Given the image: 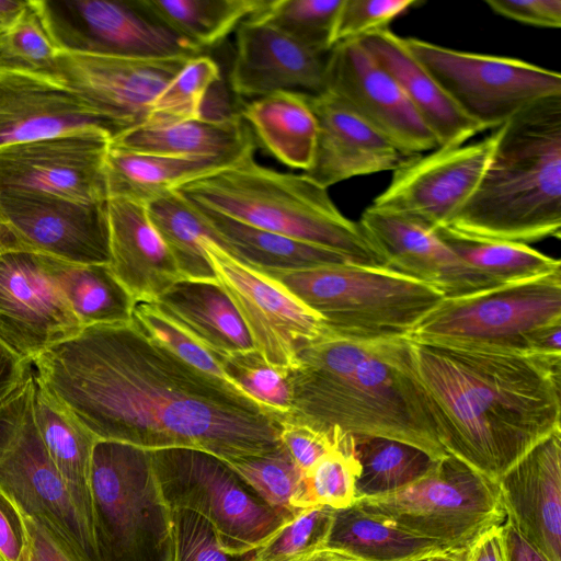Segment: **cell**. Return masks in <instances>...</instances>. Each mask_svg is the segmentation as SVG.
Returning <instances> with one entry per match:
<instances>
[{"mask_svg": "<svg viewBox=\"0 0 561 561\" xmlns=\"http://www.w3.org/2000/svg\"><path fill=\"white\" fill-rule=\"evenodd\" d=\"M35 377L99 440L196 448L222 460L282 446L286 421L128 323L85 327L33 359Z\"/></svg>", "mask_w": 561, "mask_h": 561, "instance_id": "obj_1", "label": "cell"}, {"mask_svg": "<svg viewBox=\"0 0 561 561\" xmlns=\"http://www.w3.org/2000/svg\"><path fill=\"white\" fill-rule=\"evenodd\" d=\"M409 366L444 449L497 481L560 431L561 356L470 350L408 337Z\"/></svg>", "mask_w": 561, "mask_h": 561, "instance_id": "obj_2", "label": "cell"}, {"mask_svg": "<svg viewBox=\"0 0 561 561\" xmlns=\"http://www.w3.org/2000/svg\"><path fill=\"white\" fill-rule=\"evenodd\" d=\"M287 380L286 422L333 439L343 434L383 437L413 445L435 459L449 455L411 373L408 337L324 335L299 351Z\"/></svg>", "mask_w": 561, "mask_h": 561, "instance_id": "obj_3", "label": "cell"}, {"mask_svg": "<svg viewBox=\"0 0 561 561\" xmlns=\"http://www.w3.org/2000/svg\"><path fill=\"white\" fill-rule=\"evenodd\" d=\"M519 243L561 236V95L525 106L497 128L476 191L448 226Z\"/></svg>", "mask_w": 561, "mask_h": 561, "instance_id": "obj_4", "label": "cell"}, {"mask_svg": "<svg viewBox=\"0 0 561 561\" xmlns=\"http://www.w3.org/2000/svg\"><path fill=\"white\" fill-rule=\"evenodd\" d=\"M186 199L244 224L317 244L354 263L385 266L358 221L305 173L279 172L253 156L175 188Z\"/></svg>", "mask_w": 561, "mask_h": 561, "instance_id": "obj_5", "label": "cell"}, {"mask_svg": "<svg viewBox=\"0 0 561 561\" xmlns=\"http://www.w3.org/2000/svg\"><path fill=\"white\" fill-rule=\"evenodd\" d=\"M257 271L318 313L325 335L346 339L408 337L444 299L433 286L386 266L346 263Z\"/></svg>", "mask_w": 561, "mask_h": 561, "instance_id": "obj_6", "label": "cell"}, {"mask_svg": "<svg viewBox=\"0 0 561 561\" xmlns=\"http://www.w3.org/2000/svg\"><path fill=\"white\" fill-rule=\"evenodd\" d=\"M91 491L101 561H169L170 510L158 489L150 450L98 440Z\"/></svg>", "mask_w": 561, "mask_h": 561, "instance_id": "obj_7", "label": "cell"}, {"mask_svg": "<svg viewBox=\"0 0 561 561\" xmlns=\"http://www.w3.org/2000/svg\"><path fill=\"white\" fill-rule=\"evenodd\" d=\"M150 457L168 508L202 516L229 554L254 553L296 515L266 504L226 461L210 453L171 447L150 450Z\"/></svg>", "mask_w": 561, "mask_h": 561, "instance_id": "obj_8", "label": "cell"}, {"mask_svg": "<svg viewBox=\"0 0 561 561\" xmlns=\"http://www.w3.org/2000/svg\"><path fill=\"white\" fill-rule=\"evenodd\" d=\"M353 504L450 550H467L482 534L506 519L496 481L451 455L438 459L413 484L394 493L358 499Z\"/></svg>", "mask_w": 561, "mask_h": 561, "instance_id": "obj_9", "label": "cell"}, {"mask_svg": "<svg viewBox=\"0 0 561 561\" xmlns=\"http://www.w3.org/2000/svg\"><path fill=\"white\" fill-rule=\"evenodd\" d=\"M556 322H561V271L444 298L408 337L470 350L528 354L533 334Z\"/></svg>", "mask_w": 561, "mask_h": 561, "instance_id": "obj_10", "label": "cell"}, {"mask_svg": "<svg viewBox=\"0 0 561 561\" xmlns=\"http://www.w3.org/2000/svg\"><path fill=\"white\" fill-rule=\"evenodd\" d=\"M34 392L32 369L0 404V491L24 517L54 530L90 561H101L94 537L73 506L41 437Z\"/></svg>", "mask_w": 561, "mask_h": 561, "instance_id": "obj_11", "label": "cell"}, {"mask_svg": "<svg viewBox=\"0 0 561 561\" xmlns=\"http://www.w3.org/2000/svg\"><path fill=\"white\" fill-rule=\"evenodd\" d=\"M410 53L458 107L484 130L546 96L561 95V75L522 59L457 50L403 37Z\"/></svg>", "mask_w": 561, "mask_h": 561, "instance_id": "obj_12", "label": "cell"}, {"mask_svg": "<svg viewBox=\"0 0 561 561\" xmlns=\"http://www.w3.org/2000/svg\"><path fill=\"white\" fill-rule=\"evenodd\" d=\"M59 51L134 58L201 55L140 0H34Z\"/></svg>", "mask_w": 561, "mask_h": 561, "instance_id": "obj_13", "label": "cell"}, {"mask_svg": "<svg viewBox=\"0 0 561 561\" xmlns=\"http://www.w3.org/2000/svg\"><path fill=\"white\" fill-rule=\"evenodd\" d=\"M203 247L254 348L270 365L291 370L299 351L325 335L321 317L277 282L238 262L211 240Z\"/></svg>", "mask_w": 561, "mask_h": 561, "instance_id": "obj_14", "label": "cell"}, {"mask_svg": "<svg viewBox=\"0 0 561 561\" xmlns=\"http://www.w3.org/2000/svg\"><path fill=\"white\" fill-rule=\"evenodd\" d=\"M496 140L497 128L478 141L404 157L370 206L432 230L448 227L476 191Z\"/></svg>", "mask_w": 561, "mask_h": 561, "instance_id": "obj_15", "label": "cell"}, {"mask_svg": "<svg viewBox=\"0 0 561 561\" xmlns=\"http://www.w3.org/2000/svg\"><path fill=\"white\" fill-rule=\"evenodd\" d=\"M111 140L105 131H88L1 147L0 194L106 202Z\"/></svg>", "mask_w": 561, "mask_h": 561, "instance_id": "obj_16", "label": "cell"}, {"mask_svg": "<svg viewBox=\"0 0 561 561\" xmlns=\"http://www.w3.org/2000/svg\"><path fill=\"white\" fill-rule=\"evenodd\" d=\"M43 254L0 251V341L32 363L82 330Z\"/></svg>", "mask_w": 561, "mask_h": 561, "instance_id": "obj_17", "label": "cell"}, {"mask_svg": "<svg viewBox=\"0 0 561 561\" xmlns=\"http://www.w3.org/2000/svg\"><path fill=\"white\" fill-rule=\"evenodd\" d=\"M188 59L59 51L50 76L84 100L118 135L146 122L156 98Z\"/></svg>", "mask_w": 561, "mask_h": 561, "instance_id": "obj_18", "label": "cell"}, {"mask_svg": "<svg viewBox=\"0 0 561 561\" xmlns=\"http://www.w3.org/2000/svg\"><path fill=\"white\" fill-rule=\"evenodd\" d=\"M325 91L342 99L404 157L438 147L399 83L359 39L339 43L329 51Z\"/></svg>", "mask_w": 561, "mask_h": 561, "instance_id": "obj_19", "label": "cell"}, {"mask_svg": "<svg viewBox=\"0 0 561 561\" xmlns=\"http://www.w3.org/2000/svg\"><path fill=\"white\" fill-rule=\"evenodd\" d=\"M0 221L15 249L77 264H110L106 202L2 193Z\"/></svg>", "mask_w": 561, "mask_h": 561, "instance_id": "obj_20", "label": "cell"}, {"mask_svg": "<svg viewBox=\"0 0 561 561\" xmlns=\"http://www.w3.org/2000/svg\"><path fill=\"white\" fill-rule=\"evenodd\" d=\"M358 224L386 267L433 286L444 298L502 285L469 266L435 230L410 217L369 206Z\"/></svg>", "mask_w": 561, "mask_h": 561, "instance_id": "obj_21", "label": "cell"}, {"mask_svg": "<svg viewBox=\"0 0 561 561\" xmlns=\"http://www.w3.org/2000/svg\"><path fill=\"white\" fill-rule=\"evenodd\" d=\"M88 131L116 135L84 100L51 76L0 68V148Z\"/></svg>", "mask_w": 561, "mask_h": 561, "instance_id": "obj_22", "label": "cell"}, {"mask_svg": "<svg viewBox=\"0 0 561 561\" xmlns=\"http://www.w3.org/2000/svg\"><path fill=\"white\" fill-rule=\"evenodd\" d=\"M328 55L266 23L247 19L237 28L230 85L245 98L282 90L316 95L325 91Z\"/></svg>", "mask_w": 561, "mask_h": 561, "instance_id": "obj_23", "label": "cell"}, {"mask_svg": "<svg viewBox=\"0 0 561 561\" xmlns=\"http://www.w3.org/2000/svg\"><path fill=\"white\" fill-rule=\"evenodd\" d=\"M506 517L548 561H561V430L496 481Z\"/></svg>", "mask_w": 561, "mask_h": 561, "instance_id": "obj_24", "label": "cell"}, {"mask_svg": "<svg viewBox=\"0 0 561 561\" xmlns=\"http://www.w3.org/2000/svg\"><path fill=\"white\" fill-rule=\"evenodd\" d=\"M317 121L311 168L304 172L324 188L342 181L393 170L404 156L342 99L323 91L309 95Z\"/></svg>", "mask_w": 561, "mask_h": 561, "instance_id": "obj_25", "label": "cell"}, {"mask_svg": "<svg viewBox=\"0 0 561 561\" xmlns=\"http://www.w3.org/2000/svg\"><path fill=\"white\" fill-rule=\"evenodd\" d=\"M110 267L137 301L153 302L183 278L149 220L146 205L121 197L106 201Z\"/></svg>", "mask_w": 561, "mask_h": 561, "instance_id": "obj_26", "label": "cell"}, {"mask_svg": "<svg viewBox=\"0 0 561 561\" xmlns=\"http://www.w3.org/2000/svg\"><path fill=\"white\" fill-rule=\"evenodd\" d=\"M373 57L393 77L438 147H455L485 131L468 117L391 30L359 38Z\"/></svg>", "mask_w": 561, "mask_h": 561, "instance_id": "obj_27", "label": "cell"}, {"mask_svg": "<svg viewBox=\"0 0 561 561\" xmlns=\"http://www.w3.org/2000/svg\"><path fill=\"white\" fill-rule=\"evenodd\" d=\"M111 146L130 151L208 158L230 165L254 154V136L240 114L224 119L145 122L116 135Z\"/></svg>", "mask_w": 561, "mask_h": 561, "instance_id": "obj_28", "label": "cell"}, {"mask_svg": "<svg viewBox=\"0 0 561 561\" xmlns=\"http://www.w3.org/2000/svg\"><path fill=\"white\" fill-rule=\"evenodd\" d=\"M152 304L213 354L254 350L241 316L218 280L181 278Z\"/></svg>", "mask_w": 561, "mask_h": 561, "instance_id": "obj_29", "label": "cell"}, {"mask_svg": "<svg viewBox=\"0 0 561 561\" xmlns=\"http://www.w3.org/2000/svg\"><path fill=\"white\" fill-rule=\"evenodd\" d=\"M188 202L210 230L213 242L255 270L302 271L354 263L340 252L264 230Z\"/></svg>", "mask_w": 561, "mask_h": 561, "instance_id": "obj_30", "label": "cell"}, {"mask_svg": "<svg viewBox=\"0 0 561 561\" xmlns=\"http://www.w3.org/2000/svg\"><path fill=\"white\" fill-rule=\"evenodd\" d=\"M34 413L47 453L73 506L94 537L91 469L93 448L99 439L36 377Z\"/></svg>", "mask_w": 561, "mask_h": 561, "instance_id": "obj_31", "label": "cell"}, {"mask_svg": "<svg viewBox=\"0 0 561 561\" xmlns=\"http://www.w3.org/2000/svg\"><path fill=\"white\" fill-rule=\"evenodd\" d=\"M239 114L261 146L279 162L304 172L311 168L318 128L308 94L276 91L254 99Z\"/></svg>", "mask_w": 561, "mask_h": 561, "instance_id": "obj_32", "label": "cell"}, {"mask_svg": "<svg viewBox=\"0 0 561 561\" xmlns=\"http://www.w3.org/2000/svg\"><path fill=\"white\" fill-rule=\"evenodd\" d=\"M229 165L216 159L145 153L110 145L105 159L107 198L146 205L186 182Z\"/></svg>", "mask_w": 561, "mask_h": 561, "instance_id": "obj_33", "label": "cell"}, {"mask_svg": "<svg viewBox=\"0 0 561 561\" xmlns=\"http://www.w3.org/2000/svg\"><path fill=\"white\" fill-rule=\"evenodd\" d=\"M44 257L82 328L131 321L136 300L108 264H77Z\"/></svg>", "mask_w": 561, "mask_h": 561, "instance_id": "obj_34", "label": "cell"}, {"mask_svg": "<svg viewBox=\"0 0 561 561\" xmlns=\"http://www.w3.org/2000/svg\"><path fill=\"white\" fill-rule=\"evenodd\" d=\"M324 547L358 561H409L447 549L382 522L354 504L335 510Z\"/></svg>", "mask_w": 561, "mask_h": 561, "instance_id": "obj_35", "label": "cell"}, {"mask_svg": "<svg viewBox=\"0 0 561 561\" xmlns=\"http://www.w3.org/2000/svg\"><path fill=\"white\" fill-rule=\"evenodd\" d=\"M153 18L202 53L220 44L266 0H140Z\"/></svg>", "mask_w": 561, "mask_h": 561, "instance_id": "obj_36", "label": "cell"}, {"mask_svg": "<svg viewBox=\"0 0 561 561\" xmlns=\"http://www.w3.org/2000/svg\"><path fill=\"white\" fill-rule=\"evenodd\" d=\"M146 211L183 278L217 280L203 247L211 232L182 194L171 190L147 203Z\"/></svg>", "mask_w": 561, "mask_h": 561, "instance_id": "obj_37", "label": "cell"}, {"mask_svg": "<svg viewBox=\"0 0 561 561\" xmlns=\"http://www.w3.org/2000/svg\"><path fill=\"white\" fill-rule=\"evenodd\" d=\"M359 473L355 481V500L394 493L407 488L436 465L424 450L383 437H354Z\"/></svg>", "mask_w": 561, "mask_h": 561, "instance_id": "obj_38", "label": "cell"}, {"mask_svg": "<svg viewBox=\"0 0 561 561\" xmlns=\"http://www.w3.org/2000/svg\"><path fill=\"white\" fill-rule=\"evenodd\" d=\"M435 231L465 263L502 285L561 271L558 259L525 243L477 238L449 227Z\"/></svg>", "mask_w": 561, "mask_h": 561, "instance_id": "obj_39", "label": "cell"}, {"mask_svg": "<svg viewBox=\"0 0 561 561\" xmlns=\"http://www.w3.org/2000/svg\"><path fill=\"white\" fill-rule=\"evenodd\" d=\"M359 463L354 437L322 457L309 471L302 473L298 491L291 502L295 511L318 505L340 510L355 501V481Z\"/></svg>", "mask_w": 561, "mask_h": 561, "instance_id": "obj_40", "label": "cell"}, {"mask_svg": "<svg viewBox=\"0 0 561 561\" xmlns=\"http://www.w3.org/2000/svg\"><path fill=\"white\" fill-rule=\"evenodd\" d=\"M341 4L342 0H266L249 20L266 23L310 48L329 53Z\"/></svg>", "mask_w": 561, "mask_h": 561, "instance_id": "obj_41", "label": "cell"}, {"mask_svg": "<svg viewBox=\"0 0 561 561\" xmlns=\"http://www.w3.org/2000/svg\"><path fill=\"white\" fill-rule=\"evenodd\" d=\"M224 461L270 506L291 514L300 512L293 508L291 502L302 471L283 444L270 453Z\"/></svg>", "mask_w": 561, "mask_h": 561, "instance_id": "obj_42", "label": "cell"}, {"mask_svg": "<svg viewBox=\"0 0 561 561\" xmlns=\"http://www.w3.org/2000/svg\"><path fill=\"white\" fill-rule=\"evenodd\" d=\"M220 79L217 62L198 55L187 60L153 101L146 122H173L202 117L204 100Z\"/></svg>", "mask_w": 561, "mask_h": 561, "instance_id": "obj_43", "label": "cell"}, {"mask_svg": "<svg viewBox=\"0 0 561 561\" xmlns=\"http://www.w3.org/2000/svg\"><path fill=\"white\" fill-rule=\"evenodd\" d=\"M58 53L34 0L0 33V68L50 76Z\"/></svg>", "mask_w": 561, "mask_h": 561, "instance_id": "obj_44", "label": "cell"}, {"mask_svg": "<svg viewBox=\"0 0 561 561\" xmlns=\"http://www.w3.org/2000/svg\"><path fill=\"white\" fill-rule=\"evenodd\" d=\"M214 355L232 382L288 420L290 389L287 371L270 365L255 348L231 355Z\"/></svg>", "mask_w": 561, "mask_h": 561, "instance_id": "obj_45", "label": "cell"}, {"mask_svg": "<svg viewBox=\"0 0 561 561\" xmlns=\"http://www.w3.org/2000/svg\"><path fill=\"white\" fill-rule=\"evenodd\" d=\"M334 513L328 505L301 510L254 551L253 561H280L324 547Z\"/></svg>", "mask_w": 561, "mask_h": 561, "instance_id": "obj_46", "label": "cell"}, {"mask_svg": "<svg viewBox=\"0 0 561 561\" xmlns=\"http://www.w3.org/2000/svg\"><path fill=\"white\" fill-rule=\"evenodd\" d=\"M169 553V561H252L254 554L227 553L210 524L186 510L170 511Z\"/></svg>", "mask_w": 561, "mask_h": 561, "instance_id": "obj_47", "label": "cell"}, {"mask_svg": "<svg viewBox=\"0 0 561 561\" xmlns=\"http://www.w3.org/2000/svg\"><path fill=\"white\" fill-rule=\"evenodd\" d=\"M133 320L150 336L165 345L190 365L236 385L227 377L220 363L211 352L160 313L152 302L137 301Z\"/></svg>", "mask_w": 561, "mask_h": 561, "instance_id": "obj_48", "label": "cell"}, {"mask_svg": "<svg viewBox=\"0 0 561 561\" xmlns=\"http://www.w3.org/2000/svg\"><path fill=\"white\" fill-rule=\"evenodd\" d=\"M416 4H420L416 0H342L333 46L389 28L391 22Z\"/></svg>", "mask_w": 561, "mask_h": 561, "instance_id": "obj_49", "label": "cell"}, {"mask_svg": "<svg viewBox=\"0 0 561 561\" xmlns=\"http://www.w3.org/2000/svg\"><path fill=\"white\" fill-rule=\"evenodd\" d=\"M351 435L340 439L316 432L307 426L285 422L280 440L295 463L302 471H309L322 457L348 440Z\"/></svg>", "mask_w": 561, "mask_h": 561, "instance_id": "obj_50", "label": "cell"}, {"mask_svg": "<svg viewBox=\"0 0 561 561\" xmlns=\"http://www.w3.org/2000/svg\"><path fill=\"white\" fill-rule=\"evenodd\" d=\"M0 560L32 561V543L25 518L0 491Z\"/></svg>", "mask_w": 561, "mask_h": 561, "instance_id": "obj_51", "label": "cell"}, {"mask_svg": "<svg viewBox=\"0 0 561 561\" xmlns=\"http://www.w3.org/2000/svg\"><path fill=\"white\" fill-rule=\"evenodd\" d=\"M485 3L493 12L510 20L538 27L561 26L560 0H488Z\"/></svg>", "mask_w": 561, "mask_h": 561, "instance_id": "obj_52", "label": "cell"}, {"mask_svg": "<svg viewBox=\"0 0 561 561\" xmlns=\"http://www.w3.org/2000/svg\"><path fill=\"white\" fill-rule=\"evenodd\" d=\"M24 518L32 553L37 561H90L54 530L36 520Z\"/></svg>", "mask_w": 561, "mask_h": 561, "instance_id": "obj_53", "label": "cell"}, {"mask_svg": "<svg viewBox=\"0 0 561 561\" xmlns=\"http://www.w3.org/2000/svg\"><path fill=\"white\" fill-rule=\"evenodd\" d=\"M32 371V363L21 359L0 341V404Z\"/></svg>", "mask_w": 561, "mask_h": 561, "instance_id": "obj_54", "label": "cell"}, {"mask_svg": "<svg viewBox=\"0 0 561 561\" xmlns=\"http://www.w3.org/2000/svg\"><path fill=\"white\" fill-rule=\"evenodd\" d=\"M502 537L506 561H548L519 534L507 517L502 524Z\"/></svg>", "mask_w": 561, "mask_h": 561, "instance_id": "obj_55", "label": "cell"}, {"mask_svg": "<svg viewBox=\"0 0 561 561\" xmlns=\"http://www.w3.org/2000/svg\"><path fill=\"white\" fill-rule=\"evenodd\" d=\"M463 561H506L502 525L482 534L466 551Z\"/></svg>", "mask_w": 561, "mask_h": 561, "instance_id": "obj_56", "label": "cell"}, {"mask_svg": "<svg viewBox=\"0 0 561 561\" xmlns=\"http://www.w3.org/2000/svg\"><path fill=\"white\" fill-rule=\"evenodd\" d=\"M529 355L561 356V322L536 331L529 342Z\"/></svg>", "mask_w": 561, "mask_h": 561, "instance_id": "obj_57", "label": "cell"}, {"mask_svg": "<svg viewBox=\"0 0 561 561\" xmlns=\"http://www.w3.org/2000/svg\"><path fill=\"white\" fill-rule=\"evenodd\" d=\"M253 561V559H252ZM280 561H358L351 556L327 547L314 549Z\"/></svg>", "mask_w": 561, "mask_h": 561, "instance_id": "obj_58", "label": "cell"}, {"mask_svg": "<svg viewBox=\"0 0 561 561\" xmlns=\"http://www.w3.org/2000/svg\"><path fill=\"white\" fill-rule=\"evenodd\" d=\"M28 0H0V22L4 27L12 24L26 9Z\"/></svg>", "mask_w": 561, "mask_h": 561, "instance_id": "obj_59", "label": "cell"}, {"mask_svg": "<svg viewBox=\"0 0 561 561\" xmlns=\"http://www.w3.org/2000/svg\"><path fill=\"white\" fill-rule=\"evenodd\" d=\"M466 550H450L444 549L431 552L409 561H463Z\"/></svg>", "mask_w": 561, "mask_h": 561, "instance_id": "obj_60", "label": "cell"}, {"mask_svg": "<svg viewBox=\"0 0 561 561\" xmlns=\"http://www.w3.org/2000/svg\"><path fill=\"white\" fill-rule=\"evenodd\" d=\"M12 249H15L13 240L0 221V251Z\"/></svg>", "mask_w": 561, "mask_h": 561, "instance_id": "obj_61", "label": "cell"}, {"mask_svg": "<svg viewBox=\"0 0 561 561\" xmlns=\"http://www.w3.org/2000/svg\"><path fill=\"white\" fill-rule=\"evenodd\" d=\"M4 26L2 25V23L0 22V33L3 31Z\"/></svg>", "mask_w": 561, "mask_h": 561, "instance_id": "obj_62", "label": "cell"}, {"mask_svg": "<svg viewBox=\"0 0 561 561\" xmlns=\"http://www.w3.org/2000/svg\"><path fill=\"white\" fill-rule=\"evenodd\" d=\"M32 561H37V559L32 553Z\"/></svg>", "mask_w": 561, "mask_h": 561, "instance_id": "obj_63", "label": "cell"}, {"mask_svg": "<svg viewBox=\"0 0 561 561\" xmlns=\"http://www.w3.org/2000/svg\"><path fill=\"white\" fill-rule=\"evenodd\" d=\"M1 561V560H0Z\"/></svg>", "mask_w": 561, "mask_h": 561, "instance_id": "obj_64", "label": "cell"}]
</instances>
